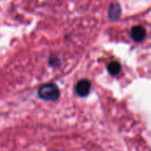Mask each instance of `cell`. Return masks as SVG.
Wrapping results in <instances>:
<instances>
[{
	"label": "cell",
	"mask_w": 151,
	"mask_h": 151,
	"mask_svg": "<svg viewBox=\"0 0 151 151\" xmlns=\"http://www.w3.org/2000/svg\"><path fill=\"white\" fill-rule=\"evenodd\" d=\"M90 88H91V83L88 80H81L80 81H78L75 87L76 93L80 96H88L90 91Z\"/></svg>",
	"instance_id": "cell-2"
},
{
	"label": "cell",
	"mask_w": 151,
	"mask_h": 151,
	"mask_svg": "<svg viewBox=\"0 0 151 151\" xmlns=\"http://www.w3.org/2000/svg\"><path fill=\"white\" fill-rule=\"evenodd\" d=\"M131 37L134 42H142L146 37V30L142 26H135L131 29Z\"/></svg>",
	"instance_id": "cell-3"
},
{
	"label": "cell",
	"mask_w": 151,
	"mask_h": 151,
	"mask_svg": "<svg viewBox=\"0 0 151 151\" xmlns=\"http://www.w3.org/2000/svg\"><path fill=\"white\" fill-rule=\"evenodd\" d=\"M38 96L43 100L54 102L59 98L60 90L54 83H46L39 88Z\"/></svg>",
	"instance_id": "cell-1"
},
{
	"label": "cell",
	"mask_w": 151,
	"mask_h": 151,
	"mask_svg": "<svg viewBox=\"0 0 151 151\" xmlns=\"http://www.w3.org/2000/svg\"><path fill=\"white\" fill-rule=\"evenodd\" d=\"M107 70L109 73L112 76L118 75L121 71V65L118 61H112L107 65Z\"/></svg>",
	"instance_id": "cell-5"
},
{
	"label": "cell",
	"mask_w": 151,
	"mask_h": 151,
	"mask_svg": "<svg viewBox=\"0 0 151 151\" xmlns=\"http://www.w3.org/2000/svg\"><path fill=\"white\" fill-rule=\"evenodd\" d=\"M121 13V9H120V5L114 2L110 5V9H109V17L111 20H116L119 18Z\"/></svg>",
	"instance_id": "cell-4"
}]
</instances>
